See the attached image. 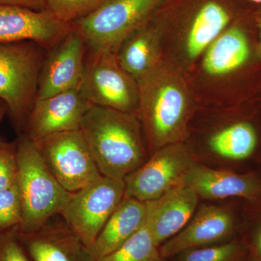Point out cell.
Segmentation results:
<instances>
[{"instance_id":"1","label":"cell","mask_w":261,"mask_h":261,"mask_svg":"<svg viewBox=\"0 0 261 261\" xmlns=\"http://www.w3.org/2000/svg\"><path fill=\"white\" fill-rule=\"evenodd\" d=\"M140 119L149 155L185 142L192 117L186 81L174 65L161 60L137 81Z\"/></svg>"},{"instance_id":"2","label":"cell","mask_w":261,"mask_h":261,"mask_svg":"<svg viewBox=\"0 0 261 261\" xmlns=\"http://www.w3.org/2000/svg\"><path fill=\"white\" fill-rule=\"evenodd\" d=\"M80 129L102 176L124 180L149 159L142 125L135 113L91 104Z\"/></svg>"},{"instance_id":"3","label":"cell","mask_w":261,"mask_h":261,"mask_svg":"<svg viewBox=\"0 0 261 261\" xmlns=\"http://www.w3.org/2000/svg\"><path fill=\"white\" fill-rule=\"evenodd\" d=\"M17 178L22 200V234L34 232L61 214L71 192L57 181L44 163L35 142L28 135L20 137L15 148Z\"/></svg>"},{"instance_id":"4","label":"cell","mask_w":261,"mask_h":261,"mask_svg":"<svg viewBox=\"0 0 261 261\" xmlns=\"http://www.w3.org/2000/svg\"><path fill=\"white\" fill-rule=\"evenodd\" d=\"M168 0H106L85 18L70 24L89 51L118 53L123 42L147 23Z\"/></svg>"},{"instance_id":"5","label":"cell","mask_w":261,"mask_h":261,"mask_svg":"<svg viewBox=\"0 0 261 261\" xmlns=\"http://www.w3.org/2000/svg\"><path fill=\"white\" fill-rule=\"evenodd\" d=\"M45 49L34 42L0 43V99L18 127L35 101Z\"/></svg>"},{"instance_id":"6","label":"cell","mask_w":261,"mask_h":261,"mask_svg":"<svg viewBox=\"0 0 261 261\" xmlns=\"http://www.w3.org/2000/svg\"><path fill=\"white\" fill-rule=\"evenodd\" d=\"M81 91L90 104L138 113V84L122 68L116 53L87 50Z\"/></svg>"},{"instance_id":"7","label":"cell","mask_w":261,"mask_h":261,"mask_svg":"<svg viewBox=\"0 0 261 261\" xmlns=\"http://www.w3.org/2000/svg\"><path fill=\"white\" fill-rule=\"evenodd\" d=\"M124 194V180L102 176L73 192L61 215L65 225L92 249Z\"/></svg>"},{"instance_id":"8","label":"cell","mask_w":261,"mask_h":261,"mask_svg":"<svg viewBox=\"0 0 261 261\" xmlns=\"http://www.w3.org/2000/svg\"><path fill=\"white\" fill-rule=\"evenodd\" d=\"M197 162L186 142L165 146L124 178V197L143 202L156 200L185 185L187 174Z\"/></svg>"},{"instance_id":"9","label":"cell","mask_w":261,"mask_h":261,"mask_svg":"<svg viewBox=\"0 0 261 261\" xmlns=\"http://www.w3.org/2000/svg\"><path fill=\"white\" fill-rule=\"evenodd\" d=\"M35 143L48 169L67 191H79L102 177L80 129L54 134Z\"/></svg>"},{"instance_id":"10","label":"cell","mask_w":261,"mask_h":261,"mask_svg":"<svg viewBox=\"0 0 261 261\" xmlns=\"http://www.w3.org/2000/svg\"><path fill=\"white\" fill-rule=\"evenodd\" d=\"M241 200L228 205L204 204L197 207L188 224L159 247L163 259L186 250L224 243L240 236Z\"/></svg>"},{"instance_id":"11","label":"cell","mask_w":261,"mask_h":261,"mask_svg":"<svg viewBox=\"0 0 261 261\" xmlns=\"http://www.w3.org/2000/svg\"><path fill=\"white\" fill-rule=\"evenodd\" d=\"M259 148L256 126L250 121L239 120L211 132L205 141V153L197 162L239 172L256 171L261 164Z\"/></svg>"},{"instance_id":"12","label":"cell","mask_w":261,"mask_h":261,"mask_svg":"<svg viewBox=\"0 0 261 261\" xmlns=\"http://www.w3.org/2000/svg\"><path fill=\"white\" fill-rule=\"evenodd\" d=\"M87 50L84 38L73 28L61 42L47 50L35 99H45L80 86Z\"/></svg>"},{"instance_id":"13","label":"cell","mask_w":261,"mask_h":261,"mask_svg":"<svg viewBox=\"0 0 261 261\" xmlns=\"http://www.w3.org/2000/svg\"><path fill=\"white\" fill-rule=\"evenodd\" d=\"M90 103L81 85L45 99H35L27 118V135L37 142L54 134L78 130Z\"/></svg>"},{"instance_id":"14","label":"cell","mask_w":261,"mask_h":261,"mask_svg":"<svg viewBox=\"0 0 261 261\" xmlns=\"http://www.w3.org/2000/svg\"><path fill=\"white\" fill-rule=\"evenodd\" d=\"M185 185L203 200H252L261 196V171L239 172L197 162L187 174Z\"/></svg>"},{"instance_id":"15","label":"cell","mask_w":261,"mask_h":261,"mask_svg":"<svg viewBox=\"0 0 261 261\" xmlns=\"http://www.w3.org/2000/svg\"><path fill=\"white\" fill-rule=\"evenodd\" d=\"M72 30L47 10L0 5V43L34 42L49 50Z\"/></svg>"},{"instance_id":"16","label":"cell","mask_w":261,"mask_h":261,"mask_svg":"<svg viewBox=\"0 0 261 261\" xmlns=\"http://www.w3.org/2000/svg\"><path fill=\"white\" fill-rule=\"evenodd\" d=\"M199 200L193 189L181 185L156 200L145 202L146 223L158 247L188 224L198 207Z\"/></svg>"},{"instance_id":"17","label":"cell","mask_w":261,"mask_h":261,"mask_svg":"<svg viewBox=\"0 0 261 261\" xmlns=\"http://www.w3.org/2000/svg\"><path fill=\"white\" fill-rule=\"evenodd\" d=\"M171 1L168 0L152 18L130 34L117 53L122 68L137 82L161 61L160 39L168 27Z\"/></svg>"},{"instance_id":"18","label":"cell","mask_w":261,"mask_h":261,"mask_svg":"<svg viewBox=\"0 0 261 261\" xmlns=\"http://www.w3.org/2000/svg\"><path fill=\"white\" fill-rule=\"evenodd\" d=\"M20 241L32 261H97L92 249L64 224L47 223Z\"/></svg>"},{"instance_id":"19","label":"cell","mask_w":261,"mask_h":261,"mask_svg":"<svg viewBox=\"0 0 261 261\" xmlns=\"http://www.w3.org/2000/svg\"><path fill=\"white\" fill-rule=\"evenodd\" d=\"M146 220L145 202L123 197L92 247L97 261L122 246L145 224Z\"/></svg>"},{"instance_id":"20","label":"cell","mask_w":261,"mask_h":261,"mask_svg":"<svg viewBox=\"0 0 261 261\" xmlns=\"http://www.w3.org/2000/svg\"><path fill=\"white\" fill-rule=\"evenodd\" d=\"M250 54L246 33L233 22L204 53L202 67L211 76H223L243 66Z\"/></svg>"},{"instance_id":"21","label":"cell","mask_w":261,"mask_h":261,"mask_svg":"<svg viewBox=\"0 0 261 261\" xmlns=\"http://www.w3.org/2000/svg\"><path fill=\"white\" fill-rule=\"evenodd\" d=\"M147 223L119 248L98 261H163Z\"/></svg>"},{"instance_id":"22","label":"cell","mask_w":261,"mask_h":261,"mask_svg":"<svg viewBox=\"0 0 261 261\" xmlns=\"http://www.w3.org/2000/svg\"><path fill=\"white\" fill-rule=\"evenodd\" d=\"M248 250L241 237L224 243L198 247L176 255V261H245Z\"/></svg>"},{"instance_id":"23","label":"cell","mask_w":261,"mask_h":261,"mask_svg":"<svg viewBox=\"0 0 261 261\" xmlns=\"http://www.w3.org/2000/svg\"><path fill=\"white\" fill-rule=\"evenodd\" d=\"M240 237L246 244L249 255L261 261V196L243 200Z\"/></svg>"},{"instance_id":"24","label":"cell","mask_w":261,"mask_h":261,"mask_svg":"<svg viewBox=\"0 0 261 261\" xmlns=\"http://www.w3.org/2000/svg\"><path fill=\"white\" fill-rule=\"evenodd\" d=\"M106 0H46V8L63 23L73 22L92 14Z\"/></svg>"},{"instance_id":"25","label":"cell","mask_w":261,"mask_h":261,"mask_svg":"<svg viewBox=\"0 0 261 261\" xmlns=\"http://www.w3.org/2000/svg\"><path fill=\"white\" fill-rule=\"evenodd\" d=\"M22 214L21 197L16 181L0 191V231L18 227Z\"/></svg>"},{"instance_id":"26","label":"cell","mask_w":261,"mask_h":261,"mask_svg":"<svg viewBox=\"0 0 261 261\" xmlns=\"http://www.w3.org/2000/svg\"><path fill=\"white\" fill-rule=\"evenodd\" d=\"M0 261H32L20 241L18 227L0 233Z\"/></svg>"},{"instance_id":"27","label":"cell","mask_w":261,"mask_h":261,"mask_svg":"<svg viewBox=\"0 0 261 261\" xmlns=\"http://www.w3.org/2000/svg\"><path fill=\"white\" fill-rule=\"evenodd\" d=\"M16 178L15 149L0 142V191L11 186Z\"/></svg>"},{"instance_id":"28","label":"cell","mask_w":261,"mask_h":261,"mask_svg":"<svg viewBox=\"0 0 261 261\" xmlns=\"http://www.w3.org/2000/svg\"><path fill=\"white\" fill-rule=\"evenodd\" d=\"M0 5L18 7L36 11L47 10L46 0H0Z\"/></svg>"},{"instance_id":"29","label":"cell","mask_w":261,"mask_h":261,"mask_svg":"<svg viewBox=\"0 0 261 261\" xmlns=\"http://www.w3.org/2000/svg\"><path fill=\"white\" fill-rule=\"evenodd\" d=\"M254 19H255L257 29H258L259 39H260V44H259V46H260L261 53V6H260L259 9L257 10L256 13L254 15Z\"/></svg>"},{"instance_id":"30","label":"cell","mask_w":261,"mask_h":261,"mask_svg":"<svg viewBox=\"0 0 261 261\" xmlns=\"http://www.w3.org/2000/svg\"><path fill=\"white\" fill-rule=\"evenodd\" d=\"M8 113V108H7L6 105L5 104L4 102L0 99V123L3 121V118H4L5 113Z\"/></svg>"},{"instance_id":"31","label":"cell","mask_w":261,"mask_h":261,"mask_svg":"<svg viewBox=\"0 0 261 261\" xmlns=\"http://www.w3.org/2000/svg\"><path fill=\"white\" fill-rule=\"evenodd\" d=\"M245 1L248 2V3H252L253 5L261 6V0H245Z\"/></svg>"},{"instance_id":"32","label":"cell","mask_w":261,"mask_h":261,"mask_svg":"<svg viewBox=\"0 0 261 261\" xmlns=\"http://www.w3.org/2000/svg\"><path fill=\"white\" fill-rule=\"evenodd\" d=\"M245 261H257V260H255V258H253V257L250 256V255H247V258L245 259Z\"/></svg>"},{"instance_id":"33","label":"cell","mask_w":261,"mask_h":261,"mask_svg":"<svg viewBox=\"0 0 261 261\" xmlns=\"http://www.w3.org/2000/svg\"><path fill=\"white\" fill-rule=\"evenodd\" d=\"M259 170H260V171H261V164H260V168H259Z\"/></svg>"}]
</instances>
